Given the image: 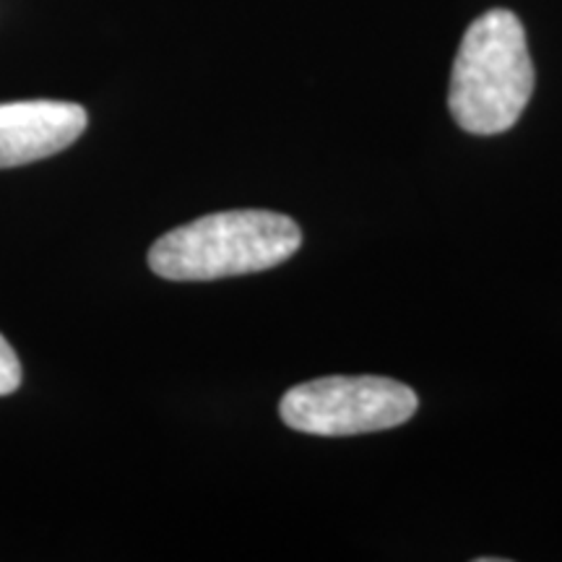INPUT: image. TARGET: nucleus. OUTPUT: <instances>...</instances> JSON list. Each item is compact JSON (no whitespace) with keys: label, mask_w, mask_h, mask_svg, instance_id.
Segmentation results:
<instances>
[{"label":"nucleus","mask_w":562,"mask_h":562,"mask_svg":"<svg viewBox=\"0 0 562 562\" xmlns=\"http://www.w3.org/2000/svg\"><path fill=\"white\" fill-rule=\"evenodd\" d=\"M81 104L32 100L0 104V170L32 165L68 149L87 131Z\"/></svg>","instance_id":"20e7f679"},{"label":"nucleus","mask_w":562,"mask_h":562,"mask_svg":"<svg viewBox=\"0 0 562 562\" xmlns=\"http://www.w3.org/2000/svg\"><path fill=\"white\" fill-rule=\"evenodd\" d=\"M417 406V393L391 378L334 375L294 385L281 396L279 414L297 432L347 438L404 425Z\"/></svg>","instance_id":"7ed1b4c3"},{"label":"nucleus","mask_w":562,"mask_h":562,"mask_svg":"<svg viewBox=\"0 0 562 562\" xmlns=\"http://www.w3.org/2000/svg\"><path fill=\"white\" fill-rule=\"evenodd\" d=\"M302 232L290 216L263 209L209 214L161 235L149 250L151 271L170 281H214L269 271L290 261Z\"/></svg>","instance_id":"f03ea898"},{"label":"nucleus","mask_w":562,"mask_h":562,"mask_svg":"<svg viewBox=\"0 0 562 562\" xmlns=\"http://www.w3.org/2000/svg\"><path fill=\"white\" fill-rule=\"evenodd\" d=\"M21 385V362L11 344L0 336V396H9Z\"/></svg>","instance_id":"39448f33"},{"label":"nucleus","mask_w":562,"mask_h":562,"mask_svg":"<svg viewBox=\"0 0 562 562\" xmlns=\"http://www.w3.org/2000/svg\"><path fill=\"white\" fill-rule=\"evenodd\" d=\"M533 94V63L521 19L492 9L463 34L456 55L448 108L474 136L510 131Z\"/></svg>","instance_id":"f257e3e1"}]
</instances>
